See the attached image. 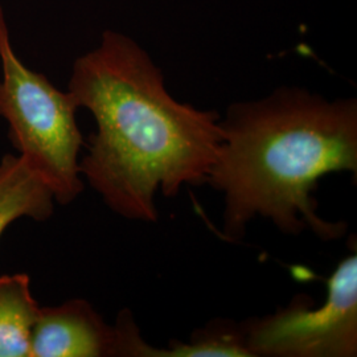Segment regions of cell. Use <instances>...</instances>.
<instances>
[{
    "mask_svg": "<svg viewBox=\"0 0 357 357\" xmlns=\"http://www.w3.org/2000/svg\"><path fill=\"white\" fill-rule=\"evenodd\" d=\"M54 197L43 178L19 155L0 160V237L15 220L45 221L54 212Z\"/></svg>",
    "mask_w": 357,
    "mask_h": 357,
    "instance_id": "cell-6",
    "label": "cell"
},
{
    "mask_svg": "<svg viewBox=\"0 0 357 357\" xmlns=\"http://www.w3.org/2000/svg\"><path fill=\"white\" fill-rule=\"evenodd\" d=\"M38 308L26 274L0 277V357H31Z\"/></svg>",
    "mask_w": 357,
    "mask_h": 357,
    "instance_id": "cell-7",
    "label": "cell"
},
{
    "mask_svg": "<svg viewBox=\"0 0 357 357\" xmlns=\"http://www.w3.org/2000/svg\"><path fill=\"white\" fill-rule=\"evenodd\" d=\"M0 115L10 141L29 168L48 185L57 204L73 203L84 191L78 155L84 138L78 109L69 93L28 69L15 54L0 7Z\"/></svg>",
    "mask_w": 357,
    "mask_h": 357,
    "instance_id": "cell-3",
    "label": "cell"
},
{
    "mask_svg": "<svg viewBox=\"0 0 357 357\" xmlns=\"http://www.w3.org/2000/svg\"><path fill=\"white\" fill-rule=\"evenodd\" d=\"M241 327L253 357L357 356L356 246L328 278L321 306L298 294L287 306Z\"/></svg>",
    "mask_w": 357,
    "mask_h": 357,
    "instance_id": "cell-4",
    "label": "cell"
},
{
    "mask_svg": "<svg viewBox=\"0 0 357 357\" xmlns=\"http://www.w3.org/2000/svg\"><path fill=\"white\" fill-rule=\"evenodd\" d=\"M94 116L82 178L128 220L155 222V197L206 184L222 142L220 118L169 96L160 69L132 40L105 32L73 66L68 91Z\"/></svg>",
    "mask_w": 357,
    "mask_h": 357,
    "instance_id": "cell-1",
    "label": "cell"
},
{
    "mask_svg": "<svg viewBox=\"0 0 357 357\" xmlns=\"http://www.w3.org/2000/svg\"><path fill=\"white\" fill-rule=\"evenodd\" d=\"M31 357H119V336L88 301L40 307Z\"/></svg>",
    "mask_w": 357,
    "mask_h": 357,
    "instance_id": "cell-5",
    "label": "cell"
},
{
    "mask_svg": "<svg viewBox=\"0 0 357 357\" xmlns=\"http://www.w3.org/2000/svg\"><path fill=\"white\" fill-rule=\"evenodd\" d=\"M222 142L206 184L224 196L222 229L240 241L255 217L284 234L343 237L347 224L324 220L314 193L328 174H357V102L327 101L299 88L237 103L220 121Z\"/></svg>",
    "mask_w": 357,
    "mask_h": 357,
    "instance_id": "cell-2",
    "label": "cell"
},
{
    "mask_svg": "<svg viewBox=\"0 0 357 357\" xmlns=\"http://www.w3.org/2000/svg\"><path fill=\"white\" fill-rule=\"evenodd\" d=\"M149 357H253L249 352L241 323L213 320L192 332L188 342L171 340L167 348L153 347Z\"/></svg>",
    "mask_w": 357,
    "mask_h": 357,
    "instance_id": "cell-8",
    "label": "cell"
}]
</instances>
